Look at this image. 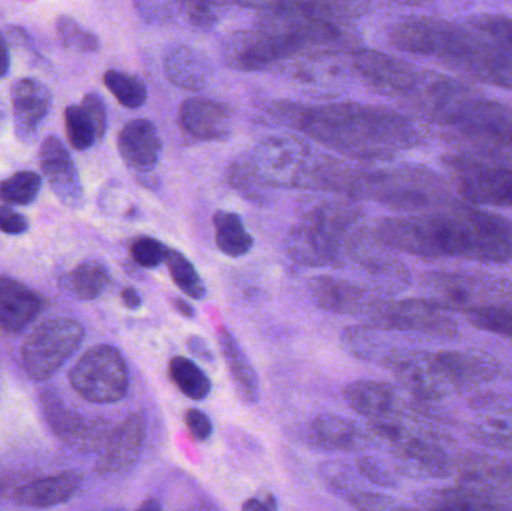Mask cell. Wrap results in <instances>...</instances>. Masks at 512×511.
Instances as JSON below:
<instances>
[{"label": "cell", "mask_w": 512, "mask_h": 511, "mask_svg": "<svg viewBox=\"0 0 512 511\" xmlns=\"http://www.w3.org/2000/svg\"><path fill=\"white\" fill-rule=\"evenodd\" d=\"M65 129L69 143L78 152L89 150L99 141L98 132L89 114L80 105H69L65 110Z\"/></svg>", "instance_id": "obj_39"}, {"label": "cell", "mask_w": 512, "mask_h": 511, "mask_svg": "<svg viewBox=\"0 0 512 511\" xmlns=\"http://www.w3.org/2000/svg\"><path fill=\"white\" fill-rule=\"evenodd\" d=\"M264 20L252 29L239 30L225 39L222 57L230 68L243 72L265 71L304 51L330 53L346 47L348 36L330 21L295 14H262Z\"/></svg>", "instance_id": "obj_5"}, {"label": "cell", "mask_w": 512, "mask_h": 511, "mask_svg": "<svg viewBox=\"0 0 512 511\" xmlns=\"http://www.w3.org/2000/svg\"><path fill=\"white\" fill-rule=\"evenodd\" d=\"M83 485V477L75 471H65L21 486L15 492L18 503L33 509H48L68 503Z\"/></svg>", "instance_id": "obj_28"}, {"label": "cell", "mask_w": 512, "mask_h": 511, "mask_svg": "<svg viewBox=\"0 0 512 511\" xmlns=\"http://www.w3.org/2000/svg\"><path fill=\"white\" fill-rule=\"evenodd\" d=\"M459 485L483 492L502 503L512 501V459L463 455L456 468Z\"/></svg>", "instance_id": "obj_22"}, {"label": "cell", "mask_w": 512, "mask_h": 511, "mask_svg": "<svg viewBox=\"0 0 512 511\" xmlns=\"http://www.w3.org/2000/svg\"><path fill=\"white\" fill-rule=\"evenodd\" d=\"M216 246L222 254L230 258L248 255L254 248V237L251 236L237 213L218 210L213 215Z\"/></svg>", "instance_id": "obj_32"}, {"label": "cell", "mask_w": 512, "mask_h": 511, "mask_svg": "<svg viewBox=\"0 0 512 511\" xmlns=\"http://www.w3.org/2000/svg\"><path fill=\"white\" fill-rule=\"evenodd\" d=\"M9 65H11V60H9L8 44H6L5 36L0 33V78L8 74Z\"/></svg>", "instance_id": "obj_53"}, {"label": "cell", "mask_w": 512, "mask_h": 511, "mask_svg": "<svg viewBox=\"0 0 512 511\" xmlns=\"http://www.w3.org/2000/svg\"><path fill=\"white\" fill-rule=\"evenodd\" d=\"M227 3L218 2H188L182 3L183 12L188 18L189 24L200 30H210L219 23L222 14L221 9Z\"/></svg>", "instance_id": "obj_43"}, {"label": "cell", "mask_w": 512, "mask_h": 511, "mask_svg": "<svg viewBox=\"0 0 512 511\" xmlns=\"http://www.w3.org/2000/svg\"><path fill=\"white\" fill-rule=\"evenodd\" d=\"M29 230V221L11 206H0V231L8 236H21Z\"/></svg>", "instance_id": "obj_48"}, {"label": "cell", "mask_w": 512, "mask_h": 511, "mask_svg": "<svg viewBox=\"0 0 512 511\" xmlns=\"http://www.w3.org/2000/svg\"><path fill=\"white\" fill-rule=\"evenodd\" d=\"M14 131L21 143H32L50 113V89L36 78H21L11 90Z\"/></svg>", "instance_id": "obj_24"}, {"label": "cell", "mask_w": 512, "mask_h": 511, "mask_svg": "<svg viewBox=\"0 0 512 511\" xmlns=\"http://www.w3.org/2000/svg\"><path fill=\"white\" fill-rule=\"evenodd\" d=\"M186 428H188L189 434L194 440L206 441L209 440L210 435L213 432L212 420L203 411L191 410L186 411L185 414Z\"/></svg>", "instance_id": "obj_47"}, {"label": "cell", "mask_w": 512, "mask_h": 511, "mask_svg": "<svg viewBox=\"0 0 512 511\" xmlns=\"http://www.w3.org/2000/svg\"><path fill=\"white\" fill-rule=\"evenodd\" d=\"M0 123H2V110H0Z\"/></svg>", "instance_id": "obj_58"}, {"label": "cell", "mask_w": 512, "mask_h": 511, "mask_svg": "<svg viewBox=\"0 0 512 511\" xmlns=\"http://www.w3.org/2000/svg\"><path fill=\"white\" fill-rule=\"evenodd\" d=\"M135 511H161V503L158 500H146Z\"/></svg>", "instance_id": "obj_55"}, {"label": "cell", "mask_w": 512, "mask_h": 511, "mask_svg": "<svg viewBox=\"0 0 512 511\" xmlns=\"http://www.w3.org/2000/svg\"><path fill=\"white\" fill-rule=\"evenodd\" d=\"M370 320L375 329L423 333L438 338H454L459 333L453 312L432 297L384 302L370 315Z\"/></svg>", "instance_id": "obj_14"}, {"label": "cell", "mask_w": 512, "mask_h": 511, "mask_svg": "<svg viewBox=\"0 0 512 511\" xmlns=\"http://www.w3.org/2000/svg\"><path fill=\"white\" fill-rule=\"evenodd\" d=\"M41 188V176L35 171H18L0 182V201L6 206H29Z\"/></svg>", "instance_id": "obj_37"}, {"label": "cell", "mask_w": 512, "mask_h": 511, "mask_svg": "<svg viewBox=\"0 0 512 511\" xmlns=\"http://www.w3.org/2000/svg\"><path fill=\"white\" fill-rule=\"evenodd\" d=\"M242 511H279V504L274 495L267 494L264 498H249L243 504Z\"/></svg>", "instance_id": "obj_51"}, {"label": "cell", "mask_w": 512, "mask_h": 511, "mask_svg": "<svg viewBox=\"0 0 512 511\" xmlns=\"http://www.w3.org/2000/svg\"><path fill=\"white\" fill-rule=\"evenodd\" d=\"M456 195L469 206L512 207V162L447 155Z\"/></svg>", "instance_id": "obj_11"}, {"label": "cell", "mask_w": 512, "mask_h": 511, "mask_svg": "<svg viewBox=\"0 0 512 511\" xmlns=\"http://www.w3.org/2000/svg\"><path fill=\"white\" fill-rule=\"evenodd\" d=\"M168 372L174 386L192 401H204L212 392V381L206 372L188 357H173Z\"/></svg>", "instance_id": "obj_33"}, {"label": "cell", "mask_w": 512, "mask_h": 511, "mask_svg": "<svg viewBox=\"0 0 512 511\" xmlns=\"http://www.w3.org/2000/svg\"><path fill=\"white\" fill-rule=\"evenodd\" d=\"M379 245L421 258L478 263L512 260V222L498 213L456 203L433 212L385 218L372 231Z\"/></svg>", "instance_id": "obj_1"}, {"label": "cell", "mask_w": 512, "mask_h": 511, "mask_svg": "<svg viewBox=\"0 0 512 511\" xmlns=\"http://www.w3.org/2000/svg\"><path fill=\"white\" fill-rule=\"evenodd\" d=\"M417 503L426 511H498L505 506L502 501L463 485L423 492Z\"/></svg>", "instance_id": "obj_30"}, {"label": "cell", "mask_w": 512, "mask_h": 511, "mask_svg": "<svg viewBox=\"0 0 512 511\" xmlns=\"http://www.w3.org/2000/svg\"><path fill=\"white\" fill-rule=\"evenodd\" d=\"M309 291L319 308L333 314L370 317L384 303L364 285L336 276H316L309 282Z\"/></svg>", "instance_id": "obj_20"}, {"label": "cell", "mask_w": 512, "mask_h": 511, "mask_svg": "<svg viewBox=\"0 0 512 511\" xmlns=\"http://www.w3.org/2000/svg\"><path fill=\"white\" fill-rule=\"evenodd\" d=\"M45 299L17 279L0 276V327L20 333L41 315Z\"/></svg>", "instance_id": "obj_25"}, {"label": "cell", "mask_w": 512, "mask_h": 511, "mask_svg": "<svg viewBox=\"0 0 512 511\" xmlns=\"http://www.w3.org/2000/svg\"><path fill=\"white\" fill-rule=\"evenodd\" d=\"M268 114L280 125L303 132L340 155L364 161H385L421 141L411 119L382 105H309L280 99L268 105Z\"/></svg>", "instance_id": "obj_2"}, {"label": "cell", "mask_w": 512, "mask_h": 511, "mask_svg": "<svg viewBox=\"0 0 512 511\" xmlns=\"http://www.w3.org/2000/svg\"><path fill=\"white\" fill-rule=\"evenodd\" d=\"M174 308L179 312L180 315H183L185 318H194L195 317V309L188 300L182 299V297H174L173 299Z\"/></svg>", "instance_id": "obj_54"}, {"label": "cell", "mask_w": 512, "mask_h": 511, "mask_svg": "<svg viewBox=\"0 0 512 511\" xmlns=\"http://www.w3.org/2000/svg\"><path fill=\"white\" fill-rule=\"evenodd\" d=\"M369 236L363 212L349 201H322L310 207L286 237V251L301 266H342Z\"/></svg>", "instance_id": "obj_7"}, {"label": "cell", "mask_w": 512, "mask_h": 511, "mask_svg": "<svg viewBox=\"0 0 512 511\" xmlns=\"http://www.w3.org/2000/svg\"><path fill=\"white\" fill-rule=\"evenodd\" d=\"M388 38L397 50L432 57L478 83L512 90L511 54L468 23L411 15L396 21Z\"/></svg>", "instance_id": "obj_3"}, {"label": "cell", "mask_w": 512, "mask_h": 511, "mask_svg": "<svg viewBox=\"0 0 512 511\" xmlns=\"http://www.w3.org/2000/svg\"><path fill=\"white\" fill-rule=\"evenodd\" d=\"M84 329L71 318H53L32 330L21 347V363L32 380L53 377L77 353Z\"/></svg>", "instance_id": "obj_12"}, {"label": "cell", "mask_w": 512, "mask_h": 511, "mask_svg": "<svg viewBox=\"0 0 512 511\" xmlns=\"http://www.w3.org/2000/svg\"><path fill=\"white\" fill-rule=\"evenodd\" d=\"M390 511H426V510H414V509H406V507H394Z\"/></svg>", "instance_id": "obj_56"}, {"label": "cell", "mask_w": 512, "mask_h": 511, "mask_svg": "<svg viewBox=\"0 0 512 511\" xmlns=\"http://www.w3.org/2000/svg\"><path fill=\"white\" fill-rule=\"evenodd\" d=\"M384 363L415 401L423 404L478 389L499 375L495 359L474 351L394 350Z\"/></svg>", "instance_id": "obj_6"}, {"label": "cell", "mask_w": 512, "mask_h": 511, "mask_svg": "<svg viewBox=\"0 0 512 511\" xmlns=\"http://www.w3.org/2000/svg\"><path fill=\"white\" fill-rule=\"evenodd\" d=\"M225 177H227L228 185L246 200L259 204V206L268 203V189L259 180L249 153L231 161L225 170Z\"/></svg>", "instance_id": "obj_34"}, {"label": "cell", "mask_w": 512, "mask_h": 511, "mask_svg": "<svg viewBox=\"0 0 512 511\" xmlns=\"http://www.w3.org/2000/svg\"><path fill=\"white\" fill-rule=\"evenodd\" d=\"M218 342L237 395L246 404H256L259 401V378L248 354L227 327L218 330Z\"/></svg>", "instance_id": "obj_29"}, {"label": "cell", "mask_w": 512, "mask_h": 511, "mask_svg": "<svg viewBox=\"0 0 512 511\" xmlns=\"http://www.w3.org/2000/svg\"><path fill=\"white\" fill-rule=\"evenodd\" d=\"M110 511H120V510H110Z\"/></svg>", "instance_id": "obj_59"}, {"label": "cell", "mask_w": 512, "mask_h": 511, "mask_svg": "<svg viewBox=\"0 0 512 511\" xmlns=\"http://www.w3.org/2000/svg\"><path fill=\"white\" fill-rule=\"evenodd\" d=\"M122 300L123 305H125L126 308L131 309V311H137V309L140 308L141 303H143L140 293L132 287L123 288Z\"/></svg>", "instance_id": "obj_52"}, {"label": "cell", "mask_w": 512, "mask_h": 511, "mask_svg": "<svg viewBox=\"0 0 512 511\" xmlns=\"http://www.w3.org/2000/svg\"><path fill=\"white\" fill-rule=\"evenodd\" d=\"M39 165L51 191L69 209H80L84 204V189L77 165L65 144L56 135L42 141Z\"/></svg>", "instance_id": "obj_19"}, {"label": "cell", "mask_w": 512, "mask_h": 511, "mask_svg": "<svg viewBox=\"0 0 512 511\" xmlns=\"http://www.w3.org/2000/svg\"><path fill=\"white\" fill-rule=\"evenodd\" d=\"M358 473L369 480L373 485L382 486V488H393L396 485L390 471L372 456H363L357 461Z\"/></svg>", "instance_id": "obj_44"}, {"label": "cell", "mask_w": 512, "mask_h": 511, "mask_svg": "<svg viewBox=\"0 0 512 511\" xmlns=\"http://www.w3.org/2000/svg\"><path fill=\"white\" fill-rule=\"evenodd\" d=\"M168 272L174 284L194 300H203L207 296L206 284L194 264L182 252L170 249L167 258Z\"/></svg>", "instance_id": "obj_38"}, {"label": "cell", "mask_w": 512, "mask_h": 511, "mask_svg": "<svg viewBox=\"0 0 512 511\" xmlns=\"http://www.w3.org/2000/svg\"><path fill=\"white\" fill-rule=\"evenodd\" d=\"M424 120L441 128L453 155L512 162L511 105L486 98L466 81L456 78Z\"/></svg>", "instance_id": "obj_4"}, {"label": "cell", "mask_w": 512, "mask_h": 511, "mask_svg": "<svg viewBox=\"0 0 512 511\" xmlns=\"http://www.w3.org/2000/svg\"><path fill=\"white\" fill-rule=\"evenodd\" d=\"M41 408L48 428L60 440L81 450H102L113 428L102 419H87L66 407L59 395L45 390Z\"/></svg>", "instance_id": "obj_16"}, {"label": "cell", "mask_w": 512, "mask_h": 511, "mask_svg": "<svg viewBox=\"0 0 512 511\" xmlns=\"http://www.w3.org/2000/svg\"><path fill=\"white\" fill-rule=\"evenodd\" d=\"M349 503L358 511H390L396 507V503L387 495L367 491L352 492Z\"/></svg>", "instance_id": "obj_46"}, {"label": "cell", "mask_w": 512, "mask_h": 511, "mask_svg": "<svg viewBox=\"0 0 512 511\" xmlns=\"http://www.w3.org/2000/svg\"><path fill=\"white\" fill-rule=\"evenodd\" d=\"M262 185L267 189L333 191L340 159L315 152L295 137H271L249 153Z\"/></svg>", "instance_id": "obj_10"}, {"label": "cell", "mask_w": 512, "mask_h": 511, "mask_svg": "<svg viewBox=\"0 0 512 511\" xmlns=\"http://www.w3.org/2000/svg\"><path fill=\"white\" fill-rule=\"evenodd\" d=\"M466 23L495 41L512 56V17L501 14H481L469 17Z\"/></svg>", "instance_id": "obj_41"}, {"label": "cell", "mask_w": 512, "mask_h": 511, "mask_svg": "<svg viewBox=\"0 0 512 511\" xmlns=\"http://www.w3.org/2000/svg\"><path fill=\"white\" fill-rule=\"evenodd\" d=\"M69 383L92 404H116L128 395V366L117 348L96 345L75 363Z\"/></svg>", "instance_id": "obj_13"}, {"label": "cell", "mask_w": 512, "mask_h": 511, "mask_svg": "<svg viewBox=\"0 0 512 511\" xmlns=\"http://www.w3.org/2000/svg\"><path fill=\"white\" fill-rule=\"evenodd\" d=\"M343 396L349 408L369 420L370 428L408 419L396 387L384 381H354Z\"/></svg>", "instance_id": "obj_18"}, {"label": "cell", "mask_w": 512, "mask_h": 511, "mask_svg": "<svg viewBox=\"0 0 512 511\" xmlns=\"http://www.w3.org/2000/svg\"><path fill=\"white\" fill-rule=\"evenodd\" d=\"M164 71L171 84L188 92L206 89L213 77V68L207 57L186 44H174L168 48Z\"/></svg>", "instance_id": "obj_27"}, {"label": "cell", "mask_w": 512, "mask_h": 511, "mask_svg": "<svg viewBox=\"0 0 512 511\" xmlns=\"http://www.w3.org/2000/svg\"><path fill=\"white\" fill-rule=\"evenodd\" d=\"M469 435L481 446L512 453V390L472 399Z\"/></svg>", "instance_id": "obj_17"}, {"label": "cell", "mask_w": 512, "mask_h": 511, "mask_svg": "<svg viewBox=\"0 0 512 511\" xmlns=\"http://www.w3.org/2000/svg\"><path fill=\"white\" fill-rule=\"evenodd\" d=\"M138 12L144 20L149 23H164V21L171 20L174 12L179 5L174 3H137Z\"/></svg>", "instance_id": "obj_49"}, {"label": "cell", "mask_w": 512, "mask_h": 511, "mask_svg": "<svg viewBox=\"0 0 512 511\" xmlns=\"http://www.w3.org/2000/svg\"><path fill=\"white\" fill-rule=\"evenodd\" d=\"M104 83L117 102L129 110L143 107L149 98L146 83L138 75L119 69H108L104 74Z\"/></svg>", "instance_id": "obj_36"}, {"label": "cell", "mask_w": 512, "mask_h": 511, "mask_svg": "<svg viewBox=\"0 0 512 511\" xmlns=\"http://www.w3.org/2000/svg\"><path fill=\"white\" fill-rule=\"evenodd\" d=\"M432 299L462 314L471 326L512 339V282L474 273H430L426 279Z\"/></svg>", "instance_id": "obj_9"}, {"label": "cell", "mask_w": 512, "mask_h": 511, "mask_svg": "<svg viewBox=\"0 0 512 511\" xmlns=\"http://www.w3.org/2000/svg\"><path fill=\"white\" fill-rule=\"evenodd\" d=\"M81 107L86 110V113L92 119L96 132H98L99 141H101L108 128L107 105H105L104 99L101 98L99 93H87L83 102H81Z\"/></svg>", "instance_id": "obj_45"}, {"label": "cell", "mask_w": 512, "mask_h": 511, "mask_svg": "<svg viewBox=\"0 0 512 511\" xmlns=\"http://www.w3.org/2000/svg\"><path fill=\"white\" fill-rule=\"evenodd\" d=\"M177 122L194 140L224 141L233 132V111L222 102L195 96L180 104Z\"/></svg>", "instance_id": "obj_23"}, {"label": "cell", "mask_w": 512, "mask_h": 511, "mask_svg": "<svg viewBox=\"0 0 512 511\" xmlns=\"http://www.w3.org/2000/svg\"><path fill=\"white\" fill-rule=\"evenodd\" d=\"M146 417L134 413L113 428L107 443L102 447L96 471L99 474H123L131 470L146 443Z\"/></svg>", "instance_id": "obj_21"}, {"label": "cell", "mask_w": 512, "mask_h": 511, "mask_svg": "<svg viewBox=\"0 0 512 511\" xmlns=\"http://www.w3.org/2000/svg\"><path fill=\"white\" fill-rule=\"evenodd\" d=\"M110 281V270L99 260L83 261L69 275L72 293L80 300L98 299Z\"/></svg>", "instance_id": "obj_35"}, {"label": "cell", "mask_w": 512, "mask_h": 511, "mask_svg": "<svg viewBox=\"0 0 512 511\" xmlns=\"http://www.w3.org/2000/svg\"><path fill=\"white\" fill-rule=\"evenodd\" d=\"M345 197L376 201L400 212L426 213L456 203L438 173L420 165L363 167L351 164Z\"/></svg>", "instance_id": "obj_8"}, {"label": "cell", "mask_w": 512, "mask_h": 511, "mask_svg": "<svg viewBox=\"0 0 512 511\" xmlns=\"http://www.w3.org/2000/svg\"><path fill=\"white\" fill-rule=\"evenodd\" d=\"M498 511H512V506H510V504H505V506H502Z\"/></svg>", "instance_id": "obj_57"}, {"label": "cell", "mask_w": 512, "mask_h": 511, "mask_svg": "<svg viewBox=\"0 0 512 511\" xmlns=\"http://www.w3.org/2000/svg\"><path fill=\"white\" fill-rule=\"evenodd\" d=\"M352 66L364 83L376 92L405 99L406 102L417 92L426 75V69L418 68L393 54L370 48L355 50L352 53Z\"/></svg>", "instance_id": "obj_15"}, {"label": "cell", "mask_w": 512, "mask_h": 511, "mask_svg": "<svg viewBox=\"0 0 512 511\" xmlns=\"http://www.w3.org/2000/svg\"><path fill=\"white\" fill-rule=\"evenodd\" d=\"M132 260L144 269H156L162 263H167L170 248L155 237H137L129 246Z\"/></svg>", "instance_id": "obj_42"}, {"label": "cell", "mask_w": 512, "mask_h": 511, "mask_svg": "<svg viewBox=\"0 0 512 511\" xmlns=\"http://www.w3.org/2000/svg\"><path fill=\"white\" fill-rule=\"evenodd\" d=\"M188 348L195 357L203 360V362H215V354H213V351L210 350L206 339L201 338V336H191V338L188 339Z\"/></svg>", "instance_id": "obj_50"}, {"label": "cell", "mask_w": 512, "mask_h": 511, "mask_svg": "<svg viewBox=\"0 0 512 511\" xmlns=\"http://www.w3.org/2000/svg\"><path fill=\"white\" fill-rule=\"evenodd\" d=\"M56 32L63 47L69 50L78 51V53H95L101 47L98 36L69 15L57 17Z\"/></svg>", "instance_id": "obj_40"}, {"label": "cell", "mask_w": 512, "mask_h": 511, "mask_svg": "<svg viewBox=\"0 0 512 511\" xmlns=\"http://www.w3.org/2000/svg\"><path fill=\"white\" fill-rule=\"evenodd\" d=\"M307 438L312 446L325 452H351L360 444L361 432L345 417L322 414L307 426Z\"/></svg>", "instance_id": "obj_31"}, {"label": "cell", "mask_w": 512, "mask_h": 511, "mask_svg": "<svg viewBox=\"0 0 512 511\" xmlns=\"http://www.w3.org/2000/svg\"><path fill=\"white\" fill-rule=\"evenodd\" d=\"M117 149L129 167L138 171H149L161 159L162 140L153 122L132 119L120 129Z\"/></svg>", "instance_id": "obj_26"}]
</instances>
